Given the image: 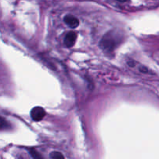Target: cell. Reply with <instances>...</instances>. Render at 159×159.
I'll use <instances>...</instances> for the list:
<instances>
[{"mask_svg": "<svg viewBox=\"0 0 159 159\" xmlns=\"http://www.w3.org/2000/svg\"><path fill=\"white\" fill-rule=\"evenodd\" d=\"M45 115H46V112H45L44 109L40 107H34L30 112L31 118L34 121H37V122L43 120L44 118Z\"/></svg>", "mask_w": 159, "mask_h": 159, "instance_id": "cell-2", "label": "cell"}, {"mask_svg": "<svg viewBox=\"0 0 159 159\" xmlns=\"http://www.w3.org/2000/svg\"><path fill=\"white\" fill-rule=\"evenodd\" d=\"M64 21L70 28H72V29L78 27L79 25V20L75 16L72 15H69V14L65 16V18H64Z\"/></svg>", "mask_w": 159, "mask_h": 159, "instance_id": "cell-4", "label": "cell"}, {"mask_svg": "<svg viewBox=\"0 0 159 159\" xmlns=\"http://www.w3.org/2000/svg\"><path fill=\"white\" fill-rule=\"evenodd\" d=\"M122 41L120 35L115 31H110L104 35L100 41V48L102 51L107 53H113L116 47Z\"/></svg>", "mask_w": 159, "mask_h": 159, "instance_id": "cell-1", "label": "cell"}, {"mask_svg": "<svg viewBox=\"0 0 159 159\" xmlns=\"http://www.w3.org/2000/svg\"><path fill=\"white\" fill-rule=\"evenodd\" d=\"M30 155H32L33 158H42L40 155L38 154V152H36L35 150H30Z\"/></svg>", "mask_w": 159, "mask_h": 159, "instance_id": "cell-7", "label": "cell"}, {"mask_svg": "<svg viewBox=\"0 0 159 159\" xmlns=\"http://www.w3.org/2000/svg\"><path fill=\"white\" fill-rule=\"evenodd\" d=\"M117 1L120 2H127V0H117Z\"/></svg>", "mask_w": 159, "mask_h": 159, "instance_id": "cell-9", "label": "cell"}, {"mask_svg": "<svg viewBox=\"0 0 159 159\" xmlns=\"http://www.w3.org/2000/svg\"><path fill=\"white\" fill-rule=\"evenodd\" d=\"M77 39V34L74 31H69L65 37L64 43L67 48H71L75 45Z\"/></svg>", "mask_w": 159, "mask_h": 159, "instance_id": "cell-3", "label": "cell"}, {"mask_svg": "<svg viewBox=\"0 0 159 159\" xmlns=\"http://www.w3.org/2000/svg\"><path fill=\"white\" fill-rule=\"evenodd\" d=\"M50 158H55V159H60V158H65V156H64V155H62L61 152H53L50 154Z\"/></svg>", "mask_w": 159, "mask_h": 159, "instance_id": "cell-6", "label": "cell"}, {"mask_svg": "<svg viewBox=\"0 0 159 159\" xmlns=\"http://www.w3.org/2000/svg\"><path fill=\"white\" fill-rule=\"evenodd\" d=\"M9 127H10V125H9V123H8L4 118L0 116V130L9 129Z\"/></svg>", "mask_w": 159, "mask_h": 159, "instance_id": "cell-5", "label": "cell"}, {"mask_svg": "<svg viewBox=\"0 0 159 159\" xmlns=\"http://www.w3.org/2000/svg\"><path fill=\"white\" fill-rule=\"evenodd\" d=\"M140 71L143 73H148V69L146 68H144V67H141V68H140Z\"/></svg>", "mask_w": 159, "mask_h": 159, "instance_id": "cell-8", "label": "cell"}]
</instances>
